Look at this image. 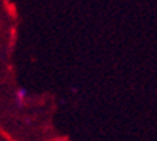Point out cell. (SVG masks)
<instances>
[{
	"mask_svg": "<svg viewBox=\"0 0 157 141\" xmlns=\"http://www.w3.org/2000/svg\"><path fill=\"white\" fill-rule=\"evenodd\" d=\"M28 90L26 88H23V86H20V88H17L16 90V92H14V98H16V104L17 105H23L25 101L28 99Z\"/></svg>",
	"mask_w": 157,
	"mask_h": 141,
	"instance_id": "cell-1",
	"label": "cell"
}]
</instances>
